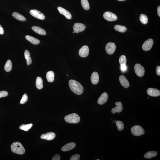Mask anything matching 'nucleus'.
Instances as JSON below:
<instances>
[{
  "label": "nucleus",
  "instance_id": "nucleus-1",
  "mask_svg": "<svg viewBox=\"0 0 160 160\" xmlns=\"http://www.w3.org/2000/svg\"><path fill=\"white\" fill-rule=\"evenodd\" d=\"M69 85L71 90L76 94L80 95L83 93V88L81 84L74 80H70Z\"/></svg>",
  "mask_w": 160,
  "mask_h": 160
},
{
  "label": "nucleus",
  "instance_id": "nucleus-2",
  "mask_svg": "<svg viewBox=\"0 0 160 160\" xmlns=\"http://www.w3.org/2000/svg\"><path fill=\"white\" fill-rule=\"evenodd\" d=\"M11 149L13 153L22 155L25 153V150L22 145L19 142H15L12 144Z\"/></svg>",
  "mask_w": 160,
  "mask_h": 160
},
{
  "label": "nucleus",
  "instance_id": "nucleus-3",
  "mask_svg": "<svg viewBox=\"0 0 160 160\" xmlns=\"http://www.w3.org/2000/svg\"><path fill=\"white\" fill-rule=\"evenodd\" d=\"M65 119L67 123L71 124L77 123L79 122L81 120L79 116L75 113L66 116Z\"/></svg>",
  "mask_w": 160,
  "mask_h": 160
},
{
  "label": "nucleus",
  "instance_id": "nucleus-4",
  "mask_svg": "<svg viewBox=\"0 0 160 160\" xmlns=\"http://www.w3.org/2000/svg\"><path fill=\"white\" fill-rule=\"evenodd\" d=\"M131 132L132 134L135 136L142 135L145 133V131L141 126L137 125L134 126L131 128Z\"/></svg>",
  "mask_w": 160,
  "mask_h": 160
},
{
  "label": "nucleus",
  "instance_id": "nucleus-5",
  "mask_svg": "<svg viewBox=\"0 0 160 160\" xmlns=\"http://www.w3.org/2000/svg\"><path fill=\"white\" fill-rule=\"evenodd\" d=\"M135 73L139 77H142L145 73V69L144 67L140 64H135L134 67Z\"/></svg>",
  "mask_w": 160,
  "mask_h": 160
},
{
  "label": "nucleus",
  "instance_id": "nucleus-6",
  "mask_svg": "<svg viewBox=\"0 0 160 160\" xmlns=\"http://www.w3.org/2000/svg\"><path fill=\"white\" fill-rule=\"evenodd\" d=\"M30 13L32 16L40 20H44L45 19V16L43 14L37 10H31Z\"/></svg>",
  "mask_w": 160,
  "mask_h": 160
},
{
  "label": "nucleus",
  "instance_id": "nucleus-7",
  "mask_svg": "<svg viewBox=\"0 0 160 160\" xmlns=\"http://www.w3.org/2000/svg\"><path fill=\"white\" fill-rule=\"evenodd\" d=\"M103 17L104 19L110 21H115L117 19V16L115 14L109 11L106 12L104 13Z\"/></svg>",
  "mask_w": 160,
  "mask_h": 160
},
{
  "label": "nucleus",
  "instance_id": "nucleus-8",
  "mask_svg": "<svg viewBox=\"0 0 160 160\" xmlns=\"http://www.w3.org/2000/svg\"><path fill=\"white\" fill-rule=\"evenodd\" d=\"M106 51L107 53L109 55L113 54L115 51L116 46L114 43L111 42L108 43L105 47Z\"/></svg>",
  "mask_w": 160,
  "mask_h": 160
},
{
  "label": "nucleus",
  "instance_id": "nucleus-9",
  "mask_svg": "<svg viewBox=\"0 0 160 160\" xmlns=\"http://www.w3.org/2000/svg\"><path fill=\"white\" fill-rule=\"evenodd\" d=\"M86 28L85 25L81 23H76L73 27L74 31L75 33H78L84 31Z\"/></svg>",
  "mask_w": 160,
  "mask_h": 160
},
{
  "label": "nucleus",
  "instance_id": "nucleus-10",
  "mask_svg": "<svg viewBox=\"0 0 160 160\" xmlns=\"http://www.w3.org/2000/svg\"><path fill=\"white\" fill-rule=\"evenodd\" d=\"M154 42L151 39H149L144 42L142 46V48L144 51H147L150 50L153 46Z\"/></svg>",
  "mask_w": 160,
  "mask_h": 160
},
{
  "label": "nucleus",
  "instance_id": "nucleus-11",
  "mask_svg": "<svg viewBox=\"0 0 160 160\" xmlns=\"http://www.w3.org/2000/svg\"><path fill=\"white\" fill-rule=\"evenodd\" d=\"M79 54L80 57L85 58L87 57L89 54V49L87 45L83 46L79 50Z\"/></svg>",
  "mask_w": 160,
  "mask_h": 160
},
{
  "label": "nucleus",
  "instance_id": "nucleus-12",
  "mask_svg": "<svg viewBox=\"0 0 160 160\" xmlns=\"http://www.w3.org/2000/svg\"><path fill=\"white\" fill-rule=\"evenodd\" d=\"M55 134L52 132H49L45 134H43L41 136L42 139H45L48 141H51L55 138Z\"/></svg>",
  "mask_w": 160,
  "mask_h": 160
},
{
  "label": "nucleus",
  "instance_id": "nucleus-13",
  "mask_svg": "<svg viewBox=\"0 0 160 160\" xmlns=\"http://www.w3.org/2000/svg\"><path fill=\"white\" fill-rule=\"evenodd\" d=\"M148 94L152 97H158L160 95V91L159 90L150 88L147 90Z\"/></svg>",
  "mask_w": 160,
  "mask_h": 160
},
{
  "label": "nucleus",
  "instance_id": "nucleus-14",
  "mask_svg": "<svg viewBox=\"0 0 160 160\" xmlns=\"http://www.w3.org/2000/svg\"><path fill=\"white\" fill-rule=\"evenodd\" d=\"M116 107L112 109L111 111V113L115 114L117 112L118 113H121L122 111L123 107L122 104L121 102H117L115 103Z\"/></svg>",
  "mask_w": 160,
  "mask_h": 160
},
{
  "label": "nucleus",
  "instance_id": "nucleus-15",
  "mask_svg": "<svg viewBox=\"0 0 160 160\" xmlns=\"http://www.w3.org/2000/svg\"><path fill=\"white\" fill-rule=\"evenodd\" d=\"M58 10L60 13L65 16L67 19H71L72 16L71 13L61 7H58Z\"/></svg>",
  "mask_w": 160,
  "mask_h": 160
},
{
  "label": "nucleus",
  "instance_id": "nucleus-16",
  "mask_svg": "<svg viewBox=\"0 0 160 160\" xmlns=\"http://www.w3.org/2000/svg\"><path fill=\"white\" fill-rule=\"evenodd\" d=\"M108 99V95L106 93H104L102 94L98 100V103L100 105H103L107 101Z\"/></svg>",
  "mask_w": 160,
  "mask_h": 160
},
{
  "label": "nucleus",
  "instance_id": "nucleus-17",
  "mask_svg": "<svg viewBox=\"0 0 160 160\" xmlns=\"http://www.w3.org/2000/svg\"><path fill=\"white\" fill-rule=\"evenodd\" d=\"M120 83L125 88L129 87L130 86V84L129 81L125 76L121 75L119 77Z\"/></svg>",
  "mask_w": 160,
  "mask_h": 160
},
{
  "label": "nucleus",
  "instance_id": "nucleus-18",
  "mask_svg": "<svg viewBox=\"0 0 160 160\" xmlns=\"http://www.w3.org/2000/svg\"><path fill=\"white\" fill-rule=\"evenodd\" d=\"M76 144L74 142H71L66 144L62 148L61 150L63 151H67L70 150L74 148Z\"/></svg>",
  "mask_w": 160,
  "mask_h": 160
},
{
  "label": "nucleus",
  "instance_id": "nucleus-19",
  "mask_svg": "<svg viewBox=\"0 0 160 160\" xmlns=\"http://www.w3.org/2000/svg\"><path fill=\"white\" fill-rule=\"evenodd\" d=\"M91 79L92 83L94 85L97 84L99 81V74L97 72H93L91 75Z\"/></svg>",
  "mask_w": 160,
  "mask_h": 160
},
{
  "label": "nucleus",
  "instance_id": "nucleus-20",
  "mask_svg": "<svg viewBox=\"0 0 160 160\" xmlns=\"http://www.w3.org/2000/svg\"><path fill=\"white\" fill-rule=\"evenodd\" d=\"M31 29L33 30L38 34L43 35H45L46 34V31L42 28L37 26H33Z\"/></svg>",
  "mask_w": 160,
  "mask_h": 160
},
{
  "label": "nucleus",
  "instance_id": "nucleus-21",
  "mask_svg": "<svg viewBox=\"0 0 160 160\" xmlns=\"http://www.w3.org/2000/svg\"><path fill=\"white\" fill-rule=\"evenodd\" d=\"M25 38L27 41L33 45H38L40 42V41L38 39L29 35H26Z\"/></svg>",
  "mask_w": 160,
  "mask_h": 160
},
{
  "label": "nucleus",
  "instance_id": "nucleus-22",
  "mask_svg": "<svg viewBox=\"0 0 160 160\" xmlns=\"http://www.w3.org/2000/svg\"><path fill=\"white\" fill-rule=\"evenodd\" d=\"M12 16L15 19L19 21H25L26 20V18L17 12L13 13L12 14Z\"/></svg>",
  "mask_w": 160,
  "mask_h": 160
},
{
  "label": "nucleus",
  "instance_id": "nucleus-23",
  "mask_svg": "<svg viewBox=\"0 0 160 160\" xmlns=\"http://www.w3.org/2000/svg\"><path fill=\"white\" fill-rule=\"evenodd\" d=\"M157 153L156 151H151L147 152L144 156V157L148 159L154 157L157 155Z\"/></svg>",
  "mask_w": 160,
  "mask_h": 160
},
{
  "label": "nucleus",
  "instance_id": "nucleus-24",
  "mask_svg": "<svg viewBox=\"0 0 160 160\" xmlns=\"http://www.w3.org/2000/svg\"><path fill=\"white\" fill-rule=\"evenodd\" d=\"M46 77L47 81L50 83H52L54 79V74L52 71H50L47 72Z\"/></svg>",
  "mask_w": 160,
  "mask_h": 160
},
{
  "label": "nucleus",
  "instance_id": "nucleus-25",
  "mask_svg": "<svg viewBox=\"0 0 160 160\" xmlns=\"http://www.w3.org/2000/svg\"><path fill=\"white\" fill-rule=\"evenodd\" d=\"M43 81L42 79L40 77H38L36 80V87L38 89L41 90L43 87Z\"/></svg>",
  "mask_w": 160,
  "mask_h": 160
},
{
  "label": "nucleus",
  "instance_id": "nucleus-26",
  "mask_svg": "<svg viewBox=\"0 0 160 160\" xmlns=\"http://www.w3.org/2000/svg\"><path fill=\"white\" fill-rule=\"evenodd\" d=\"M25 58L27 60V63L28 65H29L31 64L32 61L30 57V54L28 50H26L25 52Z\"/></svg>",
  "mask_w": 160,
  "mask_h": 160
},
{
  "label": "nucleus",
  "instance_id": "nucleus-27",
  "mask_svg": "<svg viewBox=\"0 0 160 160\" xmlns=\"http://www.w3.org/2000/svg\"><path fill=\"white\" fill-rule=\"evenodd\" d=\"M114 29L122 33H125L127 30V28L124 26L119 25H116Z\"/></svg>",
  "mask_w": 160,
  "mask_h": 160
},
{
  "label": "nucleus",
  "instance_id": "nucleus-28",
  "mask_svg": "<svg viewBox=\"0 0 160 160\" xmlns=\"http://www.w3.org/2000/svg\"><path fill=\"white\" fill-rule=\"evenodd\" d=\"M12 67V62L9 60L6 62L4 67L5 70L7 72L11 71Z\"/></svg>",
  "mask_w": 160,
  "mask_h": 160
},
{
  "label": "nucleus",
  "instance_id": "nucleus-29",
  "mask_svg": "<svg viewBox=\"0 0 160 160\" xmlns=\"http://www.w3.org/2000/svg\"><path fill=\"white\" fill-rule=\"evenodd\" d=\"M81 4L83 9L87 11L90 9L89 4L88 0H81Z\"/></svg>",
  "mask_w": 160,
  "mask_h": 160
},
{
  "label": "nucleus",
  "instance_id": "nucleus-30",
  "mask_svg": "<svg viewBox=\"0 0 160 160\" xmlns=\"http://www.w3.org/2000/svg\"><path fill=\"white\" fill-rule=\"evenodd\" d=\"M33 126V124H29L27 125L23 124L20 126L19 129L22 130L27 131L31 129Z\"/></svg>",
  "mask_w": 160,
  "mask_h": 160
},
{
  "label": "nucleus",
  "instance_id": "nucleus-31",
  "mask_svg": "<svg viewBox=\"0 0 160 160\" xmlns=\"http://www.w3.org/2000/svg\"><path fill=\"white\" fill-rule=\"evenodd\" d=\"M140 21L143 25H146L148 22L147 16L144 14H141L140 17Z\"/></svg>",
  "mask_w": 160,
  "mask_h": 160
},
{
  "label": "nucleus",
  "instance_id": "nucleus-32",
  "mask_svg": "<svg viewBox=\"0 0 160 160\" xmlns=\"http://www.w3.org/2000/svg\"><path fill=\"white\" fill-rule=\"evenodd\" d=\"M119 61L121 66L123 65H126L127 59L125 56L123 55H121L119 57Z\"/></svg>",
  "mask_w": 160,
  "mask_h": 160
},
{
  "label": "nucleus",
  "instance_id": "nucleus-33",
  "mask_svg": "<svg viewBox=\"0 0 160 160\" xmlns=\"http://www.w3.org/2000/svg\"><path fill=\"white\" fill-rule=\"evenodd\" d=\"M116 125L117 128L118 130L119 131H122L124 129V124L121 121H117L116 123Z\"/></svg>",
  "mask_w": 160,
  "mask_h": 160
},
{
  "label": "nucleus",
  "instance_id": "nucleus-34",
  "mask_svg": "<svg viewBox=\"0 0 160 160\" xmlns=\"http://www.w3.org/2000/svg\"><path fill=\"white\" fill-rule=\"evenodd\" d=\"M28 100V95L26 94H25L23 95L22 98L20 101V103L21 105L25 103Z\"/></svg>",
  "mask_w": 160,
  "mask_h": 160
},
{
  "label": "nucleus",
  "instance_id": "nucleus-35",
  "mask_svg": "<svg viewBox=\"0 0 160 160\" xmlns=\"http://www.w3.org/2000/svg\"><path fill=\"white\" fill-rule=\"evenodd\" d=\"M80 159V156L78 154H76L72 156L70 158V160H79Z\"/></svg>",
  "mask_w": 160,
  "mask_h": 160
},
{
  "label": "nucleus",
  "instance_id": "nucleus-36",
  "mask_svg": "<svg viewBox=\"0 0 160 160\" xmlns=\"http://www.w3.org/2000/svg\"><path fill=\"white\" fill-rule=\"evenodd\" d=\"M9 93L6 91H0V98L7 97Z\"/></svg>",
  "mask_w": 160,
  "mask_h": 160
},
{
  "label": "nucleus",
  "instance_id": "nucleus-37",
  "mask_svg": "<svg viewBox=\"0 0 160 160\" xmlns=\"http://www.w3.org/2000/svg\"><path fill=\"white\" fill-rule=\"evenodd\" d=\"M52 160H60V156L59 155H56L53 157Z\"/></svg>",
  "mask_w": 160,
  "mask_h": 160
},
{
  "label": "nucleus",
  "instance_id": "nucleus-38",
  "mask_svg": "<svg viewBox=\"0 0 160 160\" xmlns=\"http://www.w3.org/2000/svg\"><path fill=\"white\" fill-rule=\"evenodd\" d=\"M121 70L122 71H125L127 69V67L126 65H123L121 66Z\"/></svg>",
  "mask_w": 160,
  "mask_h": 160
},
{
  "label": "nucleus",
  "instance_id": "nucleus-39",
  "mask_svg": "<svg viewBox=\"0 0 160 160\" xmlns=\"http://www.w3.org/2000/svg\"><path fill=\"white\" fill-rule=\"evenodd\" d=\"M156 73L157 75L158 76L160 75V67L159 66H158L156 68Z\"/></svg>",
  "mask_w": 160,
  "mask_h": 160
},
{
  "label": "nucleus",
  "instance_id": "nucleus-40",
  "mask_svg": "<svg viewBox=\"0 0 160 160\" xmlns=\"http://www.w3.org/2000/svg\"><path fill=\"white\" fill-rule=\"evenodd\" d=\"M4 33L3 29L1 25H0V34L3 35Z\"/></svg>",
  "mask_w": 160,
  "mask_h": 160
},
{
  "label": "nucleus",
  "instance_id": "nucleus-41",
  "mask_svg": "<svg viewBox=\"0 0 160 160\" xmlns=\"http://www.w3.org/2000/svg\"><path fill=\"white\" fill-rule=\"evenodd\" d=\"M157 12L158 15L159 17H160V6H159L158 7L157 9Z\"/></svg>",
  "mask_w": 160,
  "mask_h": 160
},
{
  "label": "nucleus",
  "instance_id": "nucleus-42",
  "mask_svg": "<svg viewBox=\"0 0 160 160\" xmlns=\"http://www.w3.org/2000/svg\"><path fill=\"white\" fill-rule=\"evenodd\" d=\"M117 1H126V0H117Z\"/></svg>",
  "mask_w": 160,
  "mask_h": 160
},
{
  "label": "nucleus",
  "instance_id": "nucleus-43",
  "mask_svg": "<svg viewBox=\"0 0 160 160\" xmlns=\"http://www.w3.org/2000/svg\"><path fill=\"white\" fill-rule=\"evenodd\" d=\"M115 122L116 123V122L117 121V120H115Z\"/></svg>",
  "mask_w": 160,
  "mask_h": 160
},
{
  "label": "nucleus",
  "instance_id": "nucleus-44",
  "mask_svg": "<svg viewBox=\"0 0 160 160\" xmlns=\"http://www.w3.org/2000/svg\"><path fill=\"white\" fill-rule=\"evenodd\" d=\"M73 33H75V32L74 31L73 32Z\"/></svg>",
  "mask_w": 160,
  "mask_h": 160
},
{
  "label": "nucleus",
  "instance_id": "nucleus-45",
  "mask_svg": "<svg viewBox=\"0 0 160 160\" xmlns=\"http://www.w3.org/2000/svg\"><path fill=\"white\" fill-rule=\"evenodd\" d=\"M115 123V121H113V123Z\"/></svg>",
  "mask_w": 160,
  "mask_h": 160
}]
</instances>
